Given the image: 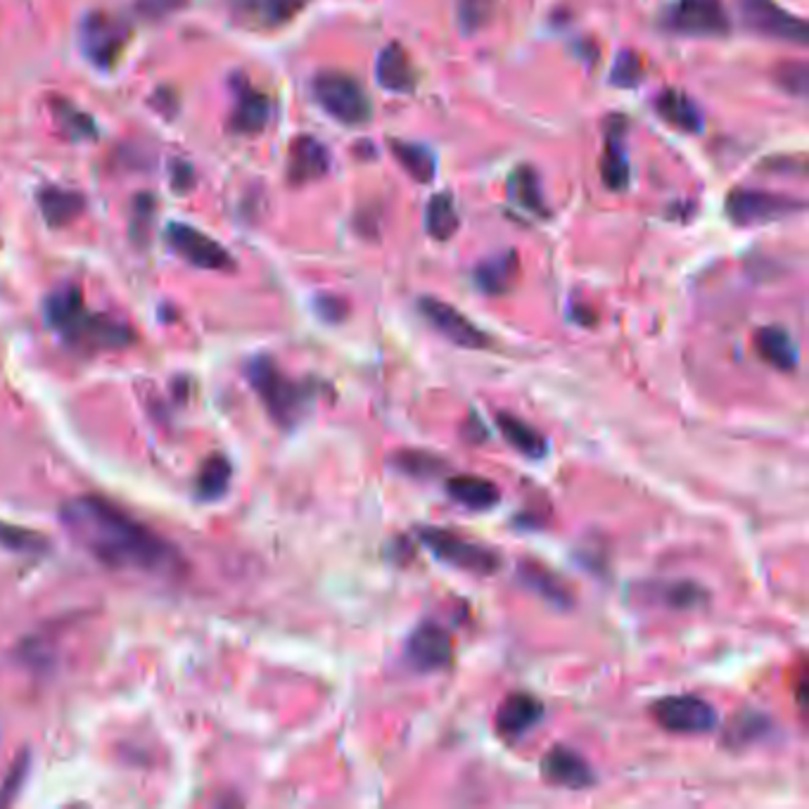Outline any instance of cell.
Returning a JSON list of instances; mask_svg holds the SVG:
<instances>
[{"instance_id":"6da1fadb","label":"cell","mask_w":809,"mask_h":809,"mask_svg":"<svg viewBox=\"0 0 809 809\" xmlns=\"http://www.w3.org/2000/svg\"><path fill=\"white\" fill-rule=\"evenodd\" d=\"M59 520L77 546L112 570L174 577L184 567L167 539L100 497L69 499L59 508Z\"/></svg>"},{"instance_id":"7a4b0ae2","label":"cell","mask_w":809,"mask_h":809,"mask_svg":"<svg viewBox=\"0 0 809 809\" xmlns=\"http://www.w3.org/2000/svg\"><path fill=\"white\" fill-rule=\"evenodd\" d=\"M46 321L71 347L81 350H119L133 340L131 328L122 321L88 311L77 286H63L48 295Z\"/></svg>"},{"instance_id":"3957f363","label":"cell","mask_w":809,"mask_h":809,"mask_svg":"<svg viewBox=\"0 0 809 809\" xmlns=\"http://www.w3.org/2000/svg\"><path fill=\"white\" fill-rule=\"evenodd\" d=\"M247 380L264 401L266 411L282 428H295L317 397V389L282 373L271 356H254L247 364Z\"/></svg>"},{"instance_id":"277c9868","label":"cell","mask_w":809,"mask_h":809,"mask_svg":"<svg viewBox=\"0 0 809 809\" xmlns=\"http://www.w3.org/2000/svg\"><path fill=\"white\" fill-rule=\"evenodd\" d=\"M311 91L321 110L335 122L358 126L366 124L373 114V104L364 86L344 71H321L311 81Z\"/></svg>"},{"instance_id":"5b68a950","label":"cell","mask_w":809,"mask_h":809,"mask_svg":"<svg viewBox=\"0 0 809 809\" xmlns=\"http://www.w3.org/2000/svg\"><path fill=\"white\" fill-rule=\"evenodd\" d=\"M418 536H421L423 546H428L434 556L458 567V570H466L479 577L497 575L501 570L503 561L499 556V551L473 542V539L434 528V524H430V528H418Z\"/></svg>"},{"instance_id":"8992f818","label":"cell","mask_w":809,"mask_h":809,"mask_svg":"<svg viewBox=\"0 0 809 809\" xmlns=\"http://www.w3.org/2000/svg\"><path fill=\"white\" fill-rule=\"evenodd\" d=\"M661 24L672 34L696 38L727 36L731 32L724 0H674L665 10Z\"/></svg>"},{"instance_id":"52a82bcc","label":"cell","mask_w":809,"mask_h":809,"mask_svg":"<svg viewBox=\"0 0 809 809\" xmlns=\"http://www.w3.org/2000/svg\"><path fill=\"white\" fill-rule=\"evenodd\" d=\"M805 200L788 198V195H778L769 190H753V188H736L727 195L724 212L731 223L736 226H760V223H769L786 219L793 214L805 212Z\"/></svg>"},{"instance_id":"ba28073f","label":"cell","mask_w":809,"mask_h":809,"mask_svg":"<svg viewBox=\"0 0 809 809\" xmlns=\"http://www.w3.org/2000/svg\"><path fill=\"white\" fill-rule=\"evenodd\" d=\"M129 41V26L124 20L110 12L86 14L79 26V43L84 55L100 69H108L117 63Z\"/></svg>"},{"instance_id":"9c48e42d","label":"cell","mask_w":809,"mask_h":809,"mask_svg":"<svg viewBox=\"0 0 809 809\" xmlns=\"http://www.w3.org/2000/svg\"><path fill=\"white\" fill-rule=\"evenodd\" d=\"M739 10L745 26L762 36L796 43V46H805L809 38L805 20L784 10L776 0H739Z\"/></svg>"},{"instance_id":"30bf717a","label":"cell","mask_w":809,"mask_h":809,"mask_svg":"<svg viewBox=\"0 0 809 809\" xmlns=\"http://www.w3.org/2000/svg\"><path fill=\"white\" fill-rule=\"evenodd\" d=\"M653 719L672 733H708L717 727V710L698 696H667L651 708Z\"/></svg>"},{"instance_id":"8fae6325","label":"cell","mask_w":809,"mask_h":809,"mask_svg":"<svg viewBox=\"0 0 809 809\" xmlns=\"http://www.w3.org/2000/svg\"><path fill=\"white\" fill-rule=\"evenodd\" d=\"M167 243L178 257L198 268H207V271H231L233 268L231 254L214 237L188 226V223H171L167 229Z\"/></svg>"},{"instance_id":"7c38bea8","label":"cell","mask_w":809,"mask_h":809,"mask_svg":"<svg viewBox=\"0 0 809 809\" xmlns=\"http://www.w3.org/2000/svg\"><path fill=\"white\" fill-rule=\"evenodd\" d=\"M418 311L423 313V319L434 328V331L442 333L448 342L458 344L463 350H485L489 344L487 333L479 331V328L463 317V313L442 302L437 297H421L418 299Z\"/></svg>"},{"instance_id":"4fadbf2b","label":"cell","mask_w":809,"mask_h":809,"mask_svg":"<svg viewBox=\"0 0 809 809\" xmlns=\"http://www.w3.org/2000/svg\"><path fill=\"white\" fill-rule=\"evenodd\" d=\"M454 657L452 634L437 622H425L407 641V661L418 672L444 669Z\"/></svg>"},{"instance_id":"5bb4252c","label":"cell","mask_w":809,"mask_h":809,"mask_svg":"<svg viewBox=\"0 0 809 809\" xmlns=\"http://www.w3.org/2000/svg\"><path fill=\"white\" fill-rule=\"evenodd\" d=\"M542 774L553 786H563L570 790H584L596 784L589 762L567 745L551 747L548 755L542 760Z\"/></svg>"},{"instance_id":"9a60e30c","label":"cell","mask_w":809,"mask_h":809,"mask_svg":"<svg viewBox=\"0 0 809 809\" xmlns=\"http://www.w3.org/2000/svg\"><path fill=\"white\" fill-rule=\"evenodd\" d=\"M331 171V153L313 136H297L290 143L288 155V181L292 186H304L319 181Z\"/></svg>"},{"instance_id":"2e32d148","label":"cell","mask_w":809,"mask_h":809,"mask_svg":"<svg viewBox=\"0 0 809 809\" xmlns=\"http://www.w3.org/2000/svg\"><path fill=\"white\" fill-rule=\"evenodd\" d=\"M544 719L542 700L530 694H511L497 710V729L503 739H520Z\"/></svg>"},{"instance_id":"e0dca14e","label":"cell","mask_w":809,"mask_h":809,"mask_svg":"<svg viewBox=\"0 0 809 809\" xmlns=\"http://www.w3.org/2000/svg\"><path fill=\"white\" fill-rule=\"evenodd\" d=\"M653 108L667 124L684 133H700L702 126H706V119H702V110L698 108V102L688 93L679 91V88H665V91L657 93L653 100Z\"/></svg>"},{"instance_id":"ac0fdd59","label":"cell","mask_w":809,"mask_h":809,"mask_svg":"<svg viewBox=\"0 0 809 809\" xmlns=\"http://www.w3.org/2000/svg\"><path fill=\"white\" fill-rule=\"evenodd\" d=\"M624 136H627V119L622 114L612 117L608 124V143H606V155L601 162V176L603 184L610 190H627L629 186V162L624 153Z\"/></svg>"},{"instance_id":"d6986e66","label":"cell","mask_w":809,"mask_h":809,"mask_svg":"<svg viewBox=\"0 0 809 809\" xmlns=\"http://www.w3.org/2000/svg\"><path fill=\"white\" fill-rule=\"evenodd\" d=\"M376 79L385 91L392 93H411L415 88V71L411 65V57L399 43H389V46L380 51L376 63Z\"/></svg>"},{"instance_id":"ffe728a7","label":"cell","mask_w":809,"mask_h":809,"mask_svg":"<svg viewBox=\"0 0 809 809\" xmlns=\"http://www.w3.org/2000/svg\"><path fill=\"white\" fill-rule=\"evenodd\" d=\"M755 350L769 366L790 373L798 368V344L782 325L760 328L755 335Z\"/></svg>"},{"instance_id":"44dd1931","label":"cell","mask_w":809,"mask_h":809,"mask_svg":"<svg viewBox=\"0 0 809 809\" xmlns=\"http://www.w3.org/2000/svg\"><path fill=\"white\" fill-rule=\"evenodd\" d=\"M268 122H271V100H268V96L254 91L252 86H245L237 93L235 110L231 114V129L235 133L254 136V133H262Z\"/></svg>"},{"instance_id":"7402d4cb","label":"cell","mask_w":809,"mask_h":809,"mask_svg":"<svg viewBox=\"0 0 809 809\" xmlns=\"http://www.w3.org/2000/svg\"><path fill=\"white\" fill-rule=\"evenodd\" d=\"M446 494L470 511H489L501 501L499 487L477 475H456L446 479Z\"/></svg>"},{"instance_id":"603a6c76","label":"cell","mask_w":809,"mask_h":809,"mask_svg":"<svg viewBox=\"0 0 809 809\" xmlns=\"http://www.w3.org/2000/svg\"><path fill=\"white\" fill-rule=\"evenodd\" d=\"M518 252L516 250H506L497 257H489L485 262H479L475 268V282L477 288L483 290L485 295H503L508 288L513 286V280L518 276Z\"/></svg>"},{"instance_id":"cb8c5ba5","label":"cell","mask_w":809,"mask_h":809,"mask_svg":"<svg viewBox=\"0 0 809 809\" xmlns=\"http://www.w3.org/2000/svg\"><path fill=\"white\" fill-rule=\"evenodd\" d=\"M518 579L524 584V587L542 596L548 603H556L558 608L573 606V594L567 591L565 584L551 570H546L544 565H539L534 561H522L518 565Z\"/></svg>"},{"instance_id":"d4e9b609","label":"cell","mask_w":809,"mask_h":809,"mask_svg":"<svg viewBox=\"0 0 809 809\" xmlns=\"http://www.w3.org/2000/svg\"><path fill=\"white\" fill-rule=\"evenodd\" d=\"M38 207H41V214L46 217L51 226H67L69 221L81 217L86 200H84V195L77 190L43 188L38 192Z\"/></svg>"},{"instance_id":"484cf974","label":"cell","mask_w":809,"mask_h":809,"mask_svg":"<svg viewBox=\"0 0 809 809\" xmlns=\"http://www.w3.org/2000/svg\"><path fill=\"white\" fill-rule=\"evenodd\" d=\"M497 425H499L503 437L511 442L522 456L534 458V461L546 456V452H548L546 437H544V434H539L530 423H524L522 418L501 411L497 415Z\"/></svg>"},{"instance_id":"4316f807","label":"cell","mask_w":809,"mask_h":809,"mask_svg":"<svg viewBox=\"0 0 809 809\" xmlns=\"http://www.w3.org/2000/svg\"><path fill=\"white\" fill-rule=\"evenodd\" d=\"M307 3L309 0H233V8L243 18L257 20L266 26H278L290 22Z\"/></svg>"},{"instance_id":"83f0119b","label":"cell","mask_w":809,"mask_h":809,"mask_svg":"<svg viewBox=\"0 0 809 809\" xmlns=\"http://www.w3.org/2000/svg\"><path fill=\"white\" fill-rule=\"evenodd\" d=\"M389 149L397 157V162L403 167L413 181L418 184H430L434 178V155L432 149L421 145V143H411V141H389Z\"/></svg>"},{"instance_id":"f1b7e54d","label":"cell","mask_w":809,"mask_h":809,"mask_svg":"<svg viewBox=\"0 0 809 809\" xmlns=\"http://www.w3.org/2000/svg\"><path fill=\"white\" fill-rule=\"evenodd\" d=\"M508 195L528 212L536 214V217H546L548 207L544 202V192H542V181H539L536 169L528 167H518L508 181Z\"/></svg>"},{"instance_id":"f546056e","label":"cell","mask_w":809,"mask_h":809,"mask_svg":"<svg viewBox=\"0 0 809 809\" xmlns=\"http://www.w3.org/2000/svg\"><path fill=\"white\" fill-rule=\"evenodd\" d=\"M458 212L452 192H437L425 207V231L434 240H448L458 231Z\"/></svg>"},{"instance_id":"4dcf8cb0","label":"cell","mask_w":809,"mask_h":809,"mask_svg":"<svg viewBox=\"0 0 809 809\" xmlns=\"http://www.w3.org/2000/svg\"><path fill=\"white\" fill-rule=\"evenodd\" d=\"M231 475H233L231 463L223 456H212L202 466L198 483H195V491H198V497L202 501H217L229 491Z\"/></svg>"},{"instance_id":"1f68e13d","label":"cell","mask_w":809,"mask_h":809,"mask_svg":"<svg viewBox=\"0 0 809 809\" xmlns=\"http://www.w3.org/2000/svg\"><path fill=\"white\" fill-rule=\"evenodd\" d=\"M392 466L409 475V477H418V479H428V477H437L446 470V463L434 456L430 452H421V448H401L392 456Z\"/></svg>"},{"instance_id":"d6a6232c","label":"cell","mask_w":809,"mask_h":809,"mask_svg":"<svg viewBox=\"0 0 809 809\" xmlns=\"http://www.w3.org/2000/svg\"><path fill=\"white\" fill-rule=\"evenodd\" d=\"M0 546H5L14 553H43L48 551L51 544L43 534L14 528L10 522H0Z\"/></svg>"},{"instance_id":"836d02e7","label":"cell","mask_w":809,"mask_h":809,"mask_svg":"<svg viewBox=\"0 0 809 809\" xmlns=\"http://www.w3.org/2000/svg\"><path fill=\"white\" fill-rule=\"evenodd\" d=\"M663 596H661V603L669 606V608H677V610H684V608H696L700 603L708 601V594L702 591L698 584L694 581H669L665 584V587H661Z\"/></svg>"},{"instance_id":"e575fe53","label":"cell","mask_w":809,"mask_h":809,"mask_svg":"<svg viewBox=\"0 0 809 809\" xmlns=\"http://www.w3.org/2000/svg\"><path fill=\"white\" fill-rule=\"evenodd\" d=\"M497 0H458V22L463 34H475L494 14Z\"/></svg>"},{"instance_id":"d590c367","label":"cell","mask_w":809,"mask_h":809,"mask_svg":"<svg viewBox=\"0 0 809 809\" xmlns=\"http://www.w3.org/2000/svg\"><path fill=\"white\" fill-rule=\"evenodd\" d=\"M767 729H769L767 717H762L760 712H745L736 719V722L729 724L727 741L731 745H747L757 736H764V731Z\"/></svg>"},{"instance_id":"8d00e7d4","label":"cell","mask_w":809,"mask_h":809,"mask_svg":"<svg viewBox=\"0 0 809 809\" xmlns=\"http://www.w3.org/2000/svg\"><path fill=\"white\" fill-rule=\"evenodd\" d=\"M641 77H643V59L632 51H622L616 59V65H612L610 84L620 88H634L641 84Z\"/></svg>"},{"instance_id":"74e56055","label":"cell","mask_w":809,"mask_h":809,"mask_svg":"<svg viewBox=\"0 0 809 809\" xmlns=\"http://www.w3.org/2000/svg\"><path fill=\"white\" fill-rule=\"evenodd\" d=\"M776 84L786 93L796 98H807L809 91V67L807 63H786L776 69Z\"/></svg>"},{"instance_id":"f35d334b","label":"cell","mask_w":809,"mask_h":809,"mask_svg":"<svg viewBox=\"0 0 809 809\" xmlns=\"http://www.w3.org/2000/svg\"><path fill=\"white\" fill-rule=\"evenodd\" d=\"M186 5H188V0H136V3H133V8H136V12L143 20H153V22L169 18V14L184 10Z\"/></svg>"},{"instance_id":"ab89813d","label":"cell","mask_w":809,"mask_h":809,"mask_svg":"<svg viewBox=\"0 0 809 809\" xmlns=\"http://www.w3.org/2000/svg\"><path fill=\"white\" fill-rule=\"evenodd\" d=\"M317 311L319 317L328 323H340L350 317V304L342 297L335 295H319L317 297Z\"/></svg>"},{"instance_id":"60d3db41","label":"cell","mask_w":809,"mask_h":809,"mask_svg":"<svg viewBox=\"0 0 809 809\" xmlns=\"http://www.w3.org/2000/svg\"><path fill=\"white\" fill-rule=\"evenodd\" d=\"M59 117H63V122H69L71 126H67L69 133H74V136H91V133H96V126L91 119H88L86 114L77 112L67 108V104H59Z\"/></svg>"},{"instance_id":"b9f144b4","label":"cell","mask_w":809,"mask_h":809,"mask_svg":"<svg viewBox=\"0 0 809 809\" xmlns=\"http://www.w3.org/2000/svg\"><path fill=\"white\" fill-rule=\"evenodd\" d=\"M24 772H26V760L22 762V769H20V764H18V767H14V769L10 772L8 782H5L3 786H0V802H10V800H12V796H14V793H18V788H20V786H14V782H20V778L24 776Z\"/></svg>"}]
</instances>
